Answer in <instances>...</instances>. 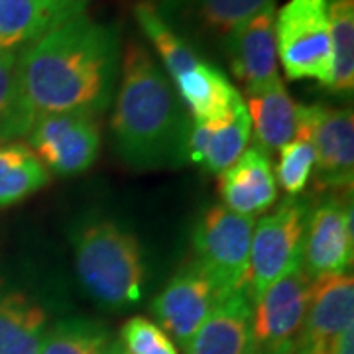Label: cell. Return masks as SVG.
Listing matches in <instances>:
<instances>
[{
	"mask_svg": "<svg viewBox=\"0 0 354 354\" xmlns=\"http://www.w3.org/2000/svg\"><path fill=\"white\" fill-rule=\"evenodd\" d=\"M75 268L88 297L106 309H127L144 295L142 246L116 223L101 221L81 228L75 239Z\"/></svg>",
	"mask_w": 354,
	"mask_h": 354,
	"instance_id": "3",
	"label": "cell"
},
{
	"mask_svg": "<svg viewBox=\"0 0 354 354\" xmlns=\"http://www.w3.org/2000/svg\"><path fill=\"white\" fill-rule=\"evenodd\" d=\"M185 354H258L250 288L223 295L193 335Z\"/></svg>",
	"mask_w": 354,
	"mask_h": 354,
	"instance_id": "14",
	"label": "cell"
},
{
	"mask_svg": "<svg viewBox=\"0 0 354 354\" xmlns=\"http://www.w3.org/2000/svg\"><path fill=\"white\" fill-rule=\"evenodd\" d=\"M16 67L18 51H0V142L20 138Z\"/></svg>",
	"mask_w": 354,
	"mask_h": 354,
	"instance_id": "27",
	"label": "cell"
},
{
	"mask_svg": "<svg viewBox=\"0 0 354 354\" xmlns=\"http://www.w3.org/2000/svg\"><path fill=\"white\" fill-rule=\"evenodd\" d=\"M111 344L106 327L88 319H64L46 330L39 354H104Z\"/></svg>",
	"mask_w": 354,
	"mask_h": 354,
	"instance_id": "24",
	"label": "cell"
},
{
	"mask_svg": "<svg viewBox=\"0 0 354 354\" xmlns=\"http://www.w3.org/2000/svg\"><path fill=\"white\" fill-rule=\"evenodd\" d=\"M120 342L130 354H179L171 337L148 317H132L120 329Z\"/></svg>",
	"mask_w": 354,
	"mask_h": 354,
	"instance_id": "26",
	"label": "cell"
},
{
	"mask_svg": "<svg viewBox=\"0 0 354 354\" xmlns=\"http://www.w3.org/2000/svg\"><path fill=\"white\" fill-rule=\"evenodd\" d=\"M274 24L276 6H270L234 28L223 39L230 71L244 88V95L264 91L281 81Z\"/></svg>",
	"mask_w": 354,
	"mask_h": 354,
	"instance_id": "13",
	"label": "cell"
},
{
	"mask_svg": "<svg viewBox=\"0 0 354 354\" xmlns=\"http://www.w3.org/2000/svg\"><path fill=\"white\" fill-rule=\"evenodd\" d=\"M48 313L20 291L0 286V354H39Z\"/></svg>",
	"mask_w": 354,
	"mask_h": 354,
	"instance_id": "20",
	"label": "cell"
},
{
	"mask_svg": "<svg viewBox=\"0 0 354 354\" xmlns=\"http://www.w3.org/2000/svg\"><path fill=\"white\" fill-rule=\"evenodd\" d=\"M153 6L167 24L176 20L193 34L223 44L234 28L276 6V0H160Z\"/></svg>",
	"mask_w": 354,
	"mask_h": 354,
	"instance_id": "17",
	"label": "cell"
},
{
	"mask_svg": "<svg viewBox=\"0 0 354 354\" xmlns=\"http://www.w3.org/2000/svg\"><path fill=\"white\" fill-rule=\"evenodd\" d=\"M353 201L329 193L309 211L301 250L304 272L311 281L344 274L353 266Z\"/></svg>",
	"mask_w": 354,
	"mask_h": 354,
	"instance_id": "9",
	"label": "cell"
},
{
	"mask_svg": "<svg viewBox=\"0 0 354 354\" xmlns=\"http://www.w3.org/2000/svg\"><path fill=\"white\" fill-rule=\"evenodd\" d=\"M218 299L221 295L211 279L195 264V260H189L153 297L150 309L158 325L185 351Z\"/></svg>",
	"mask_w": 354,
	"mask_h": 354,
	"instance_id": "12",
	"label": "cell"
},
{
	"mask_svg": "<svg viewBox=\"0 0 354 354\" xmlns=\"http://www.w3.org/2000/svg\"><path fill=\"white\" fill-rule=\"evenodd\" d=\"M278 62L290 81L311 79L329 87L333 75L327 0H288L276 12Z\"/></svg>",
	"mask_w": 354,
	"mask_h": 354,
	"instance_id": "4",
	"label": "cell"
},
{
	"mask_svg": "<svg viewBox=\"0 0 354 354\" xmlns=\"http://www.w3.org/2000/svg\"><path fill=\"white\" fill-rule=\"evenodd\" d=\"M48 183L50 171L28 144L0 142V209L24 201Z\"/></svg>",
	"mask_w": 354,
	"mask_h": 354,
	"instance_id": "22",
	"label": "cell"
},
{
	"mask_svg": "<svg viewBox=\"0 0 354 354\" xmlns=\"http://www.w3.org/2000/svg\"><path fill=\"white\" fill-rule=\"evenodd\" d=\"M246 111L250 116L258 146L268 150H279L286 146L297 130L299 104H295L283 83L246 95Z\"/></svg>",
	"mask_w": 354,
	"mask_h": 354,
	"instance_id": "21",
	"label": "cell"
},
{
	"mask_svg": "<svg viewBox=\"0 0 354 354\" xmlns=\"http://www.w3.org/2000/svg\"><path fill=\"white\" fill-rule=\"evenodd\" d=\"M120 36L87 14L71 18L18 53V132L46 114L104 113L120 71Z\"/></svg>",
	"mask_w": 354,
	"mask_h": 354,
	"instance_id": "1",
	"label": "cell"
},
{
	"mask_svg": "<svg viewBox=\"0 0 354 354\" xmlns=\"http://www.w3.org/2000/svg\"><path fill=\"white\" fill-rule=\"evenodd\" d=\"M252 122L242 102L234 111L213 122H191L187 138V162L211 174H223L246 150Z\"/></svg>",
	"mask_w": 354,
	"mask_h": 354,
	"instance_id": "18",
	"label": "cell"
},
{
	"mask_svg": "<svg viewBox=\"0 0 354 354\" xmlns=\"http://www.w3.org/2000/svg\"><path fill=\"white\" fill-rule=\"evenodd\" d=\"M191 122H213L241 106L244 99L216 65L201 62L174 81Z\"/></svg>",
	"mask_w": 354,
	"mask_h": 354,
	"instance_id": "19",
	"label": "cell"
},
{
	"mask_svg": "<svg viewBox=\"0 0 354 354\" xmlns=\"http://www.w3.org/2000/svg\"><path fill=\"white\" fill-rule=\"evenodd\" d=\"M309 211L311 207L305 199L290 197L254 225L250 244L252 301L279 276L301 262Z\"/></svg>",
	"mask_w": 354,
	"mask_h": 354,
	"instance_id": "6",
	"label": "cell"
},
{
	"mask_svg": "<svg viewBox=\"0 0 354 354\" xmlns=\"http://www.w3.org/2000/svg\"><path fill=\"white\" fill-rule=\"evenodd\" d=\"M311 295V279L301 262L279 276L252 301V333L258 354L295 346Z\"/></svg>",
	"mask_w": 354,
	"mask_h": 354,
	"instance_id": "8",
	"label": "cell"
},
{
	"mask_svg": "<svg viewBox=\"0 0 354 354\" xmlns=\"http://www.w3.org/2000/svg\"><path fill=\"white\" fill-rule=\"evenodd\" d=\"M315 146V187L319 191H353L354 116L351 109L299 104Z\"/></svg>",
	"mask_w": 354,
	"mask_h": 354,
	"instance_id": "10",
	"label": "cell"
},
{
	"mask_svg": "<svg viewBox=\"0 0 354 354\" xmlns=\"http://www.w3.org/2000/svg\"><path fill=\"white\" fill-rule=\"evenodd\" d=\"M104 354H130L124 348V344L120 341H113L109 346H106V351H104Z\"/></svg>",
	"mask_w": 354,
	"mask_h": 354,
	"instance_id": "28",
	"label": "cell"
},
{
	"mask_svg": "<svg viewBox=\"0 0 354 354\" xmlns=\"http://www.w3.org/2000/svg\"><path fill=\"white\" fill-rule=\"evenodd\" d=\"M113 113L114 152L132 169H165L187 162L191 118L169 77L138 41L122 55Z\"/></svg>",
	"mask_w": 354,
	"mask_h": 354,
	"instance_id": "2",
	"label": "cell"
},
{
	"mask_svg": "<svg viewBox=\"0 0 354 354\" xmlns=\"http://www.w3.org/2000/svg\"><path fill=\"white\" fill-rule=\"evenodd\" d=\"M315 169V146L311 130L301 114L297 120L295 136L279 148V162L276 165V183L281 185L290 197L301 195Z\"/></svg>",
	"mask_w": 354,
	"mask_h": 354,
	"instance_id": "25",
	"label": "cell"
},
{
	"mask_svg": "<svg viewBox=\"0 0 354 354\" xmlns=\"http://www.w3.org/2000/svg\"><path fill=\"white\" fill-rule=\"evenodd\" d=\"M270 354H295V346H290V348H281V351H276V353Z\"/></svg>",
	"mask_w": 354,
	"mask_h": 354,
	"instance_id": "29",
	"label": "cell"
},
{
	"mask_svg": "<svg viewBox=\"0 0 354 354\" xmlns=\"http://www.w3.org/2000/svg\"><path fill=\"white\" fill-rule=\"evenodd\" d=\"M218 191L225 207L244 216L260 215L278 199L272 158L262 146H250L221 174Z\"/></svg>",
	"mask_w": 354,
	"mask_h": 354,
	"instance_id": "15",
	"label": "cell"
},
{
	"mask_svg": "<svg viewBox=\"0 0 354 354\" xmlns=\"http://www.w3.org/2000/svg\"><path fill=\"white\" fill-rule=\"evenodd\" d=\"M91 0H0V51L26 48L71 18Z\"/></svg>",
	"mask_w": 354,
	"mask_h": 354,
	"instance_id": "16",
	"label": "cell"
},
{
	"mask_svg": "<svg viewBox=\"0 0 354 354\" xmlns=\"http://www.w3.org/2000/svg\"><path fill=\"white\" fill-rule=\"evenodd\" d=\"M26 136L46 169L64 177L87 171L101 150V130L93 114H46L34 120Z\"/></svg>",
	"mask_w": 354,
	"mask_h": 354,
	"instance_id": "7",
	"label": "cell"
},
{
	"mask_svg": "<svg viewBox=\"0 0 354 354\" xmlns=\"http://www.w3.org/2000/svg\"><path fill=\"white\" fill-rule=\"evenodd\" d=\"M354 327V279L351 272L311 281L309 307L295 341V354H337L339 341Z\"/></svg>",
	"mask_w": 354,
	"mask_h": 354,
	"instance_id": "11",
	"label": "cell"
},
{
	"mask_svg": "<svg viewBox=\"0 0 354 354\" xmlns=\"http://www.w3.org/2000/svg\"><path fill=\"white\" fill-rule=\"evenodd\" d=\"M254 225V216L232 213L225 205H213L193 230V260L221 297L250 288Z\"/></svg>",
	"mask_w": 354,
	"mask_h": 354,
	"instance_id": "5",
	"label": "cell"
},
{
	"mask_svg": "<svg viewBox=\"0 0 354 354\" xmlns=\"http://www.w3.org/2000/svg\"><path fill=\"white\" fill-rule=\"evenodd\" d=\"M329 4L333 75L329 91L353 95L354 88V0H327Z\"/></svg>",
	"mask_w": 354,
	"mask_h": 354,
	"instance_id": "23",
	"label": "cell"
}]
</instances>
